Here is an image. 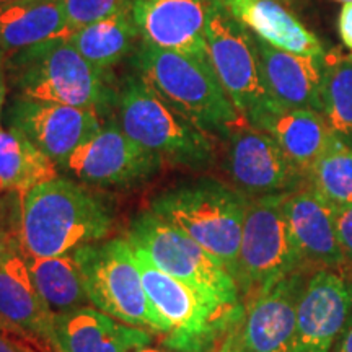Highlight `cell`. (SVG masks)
<instances>
[{
	"label": "cell",
	"instance_id": "1",
	"mask_svg": "<svg viewBox=\"0 0 352 352\" xmlns=\"http://www.w3.org/2000/svg\"><path fill=\"white\" fill-rule=\"evenodd\" d=\"M20 202V253L51 258L101 241L111 228L107 206L82 184L57 178L25 192Z\"/></svg>",
	"mask_w": 352,
	"mask_h": 352
},
{
	"label": "cell",
	"instance_id": "2",
	"mask_svg": "<svg viewBox=\"0 0 352 352\" xmlns=\"http://www.w3.org/2000/svg\"><path fill=\"white\" fill-rule=\"evenodd\" d=\"M7 76L20 95L95 111L104 116L118 104L109 70L88 63L69 38L52 39L7 56Z\"/></svg>",
	"mask_w": 352,
	"mask_h": 352
},
{
	"label": "cell",
	"instance_id": "3",
	"mask_svg": "<svg viewBox=\"0 0 352 352\" xmlns=\"http://www.w3.org/2000/svg\"><path fill=\"white\" fill-rule=\"evenodd\" d=\"M132 63L171 107L204 131L230 135L236 127L248 124L223 90L209 59L142 41Z\"/></svg>",
	"mask_w": 352,
	"mask_h": 352
},
{
	"label": "cell",
	"instance_id": "4",
	"mask_svg": "<svg viewBox=\"0 0 352 352\" xmlns=\"http://www.w3.org/2000/svg\"><path fill=\"white\" fill-rule=\"evenodd\" d=\"M246 206L243 192L204 178L162 192L151 210L183 230L235 277Z\"/></svg>",
	"mask_w": 352,
	"mask_h": 352
},
{
	"label": "cell",
	"instance_id": "5",
	"mask_svg": "<svg viewBox=\"0 0 352 352\" xmlns=\"http://www.w3.org/2000/svg\"><path fill=\"white\" fill-rule=\"evenodd\" d=\"M116 107L121 129L164 162L199 168L212 160L210 132L171 107L139 72L124 78Z\"/></svg>",
	"mask_w": 352,
	"mask_h": 352
},
{
	"label": "cell",
	"instance_id": "6",
	"mask_svg": "<svg viewBox=\"0 0 352 352\" xmlns=\"http://www.w3.org/2000/svg\"><path fill=\"white\" fill-rule=\"evenodd\" d=\"M148 300L168 324L164 342L175 352H214L233 324L241 321L243 305L214 300L199 290L158 270L144 250L132 246Z\"/></svg>",
	"mask_w": 352,
	"mask_h": 352
},
{
	"label": "cell",
	"instance_id": "7",
	"mask_svg": "<svg viewBox=\"0 0 352 352\" xmlns=\"http://www.w3.org/2000/svg\"><path fill=\"white\" fill-rule=\"evenodd\" d=\"M72 253L91 305L129 327L162 336L168 333L166 321L148 300L138 258L127 239L96 241Z\"/></svg>",
	"mask_w": 352,
	"mask_h": 352
},
{
	"label": "cell",
	"instance_id": "8",
	"mask_svg": "<svg viewBox=\"0 0 352 352\" xmlns=\"http://www.w3.org/2000/svg\"><path fill=\"white\" fill-rule=\"evenodd\" d=\"M127 241L144 250L158 270L214 300L241 305L240 289L226 266L173 223L152 210L131 222Z\"/></svg>",
	"mask_w": 352,
	"mask_h": 352
},
{
	"label": "cell",
	"instance_id": "9",
	"mask_svg": "<svg viewBox=\"0 0 352 352\" xmlns=\"http://www.w3.org/2000/svg\"><path fill=\"white\" fill-rule=\"evenodd\" d=\"M285 195L248 197L235 276L246 300L305 266L285 220Z\"/></svg>",
	"mask_w": 352,
	"mask_h": 352
},
{
	"label": "cell",
	"instance_id": "10",
	"mask_svg": "<svg viewBox=\"0 0 352 352\" xmlns=\"http://www.w3.org/2000/svg\"><path fill=\"white\" fill-rule=\"evenodd\" d=\"M206 41L210 64L223 90L241 116L248 118L267 98L264 90L253 33L223 8L209 0Z\"/></svg>",
	"mask_w": 352,
	"mask_h": 352
},
{
	"label": "cell",
	"instance_id": "11",
	"mask_svg": "<svg viewBox=\"0 0 352 352\" xmlns=\"http://www.w3.org/2000/svg\"><path fill=\"white\" fill-rule=\"evenodd\" d=\"M164 160L135 144L120 121L101 122L98 131L82 144L60 170L91 186L114 188L145 182L157 173Z\"/></svg>",
	"mask_w": 352,
	"mask_h": 352
},
{
	"label": "cell",
	"instance_id": "12",
	"mask_svg": "<svg viewBox=\"0 0 352 352\" xmlns=\"http://www.w3.org/2000/svg\"><path fill=\"white\" fill-rule=\"evenodd\" d=\"M227 138V171L245 196L285 195L308 184L307 175L266 132L245 124Z\"/></svg>",
	"mask_w": 352,
	"mask_h": 352
},
{
	"label": "cell",
	"instance_id": "13",
	"mask_svg": "<svg viewBox=\"0 0 352 352\" xmlns=\"http://www.w3.org/2000/svg\"><path fill=\"white\" fill-rule=\"evenodd\" d=\"M10 126L63 168L69 157L101 127L95 111L19 96L10 108Z\"/></svg>",
	"mask_w": 352,
	"mask_h": 352
},
{
	"label": "cell",
	"instance_id": "14",
	"mask_svg": "<svg viewBox=\"0 0 352 352\" xmlns=\"http://www.w3.org/2000/svg\"><path fill=\"white\" fill-rule=\"evenodd\" d=\"M351 314L349 283L336 271L316 270L297 303L298 352H331Z\"/></svg>",
	"mask_w": 352,
	"mask_h": 352
},
{
	"label": "cell",
	"instance_id": "15",
	"mask_svg": "<svg viewBox=\"0 0 352 352\" xmlns=\"http://www.w3.org/2000/svg\"><path fill=\"white\" fill-rule=\"evenodd\" d=\"M0 331L41 352H56L54 315L34 287L20 252L0 264Z\"/></svg>",
	"mask_w": 352,
	"mask_h": 352
},
{
	"label": "cell",
	"instance_id": "16",
	"mask_svg": "<svg viewBox=\"0 0 352 352\" xmlns=\"http://www.w3.org/2000/svg\"><path fill=\"white\" fill-rule=\"evenodd\" d=\"M303 284L298 272L250 298L240 327L245 352H298L297 303Z\"/></svg>",
	"mask_w": 352,
	"mask_h": 352
},
{
	"label": "cell",
	"instance_id": "17",
	"mask_svg": "<svg viewBox=\"0 0 352 352\" xmlns=\"http://www.w3.org/2000/svg\"><path fill=\"white\" fill-rule=\"evenodd\" d=\"M208 7L209 0H132V15L142 41L208 60Z\"/></svg>",
	"mask_w": 352,
	"mask_h": 352
},
{
	"label": "cell",
	"instance_id": "18",
	"mask_svg": "<svg viewBox=\"0 0 352 352\" xmlns=\"http://www.w3.org/2000/svg\"><path fill=\"white\" fill-rule=\"evenodd\" d=\"M284 214L305 266L336 271L347 263L336 228V210L310 186L287 192Z\"/></svg>",
	"mask_w": 352,
	"mask_h": 352
},
{
	"label": "cell",
	"instance_id": "19",
	"mask_svg": "<svg viewBox=\"0 0 352 352\" xmlns=\"http://www.w3.org/2000/svg\"><path fill=\"white\" fill-rule=\"evenodd\" d=\"M246 121L250 126L270 134L290 162L307 176L334 138L323 113L284 108L271 100H266L250 113Z\"/></svg>",
	"mask_w": 352,
	"mask_h": 352
},
{
	"label": "cell",
	"instance_id": "20",
	"mask_svg": "<svg viewBox=\"0 0 352 352\" xmlns=\"http://www.w3.org/2000/svg\"><path fill=\"white\" fill-rule=\"evenodd\" d=\"M254 44L267 98L284 108L315 109L323 113L321 83L324 59L277 50L256 36Z\"/></svg>",
	"mask_w": 352,
	"mask_h": 352
},
{
	"label": "cell",
	"instance_id": "21",
	"mask_svg": "<svg viewBox=\"0 0 352 352\" xmlns=\"http://www.w3.org/2000/svg\"><path fill=\"white\" fill-rule=\"evenodd\" d=\"M151 342L152 331L121 323L95 307L54 316L56 352H134Z\"/></svg>",
	"mask_w": 352,
	"mask_h": 352
},
{
	"label": "cell",
	"instance_id": "22",
	"mask_svg": "<svg viewBox=\"0 0 352 352\" xmlns=\"http://www.w3.org/2000/svg\"><path fill=\"white\" fill-rule=\"evenodd\" d=\"M236 21L272 47L324 59L323 44L285 6V0H217Z\"/></svg>",
	"mask_w": 352,
	"mask_h": 352
},
{
	"label": "cell",
	"instance_id": "23",
	"mask_svg": "<svg viewBox=\"0 0 352 352\" xmlns=\"http://www.w3.org/2000/svg\"><path fill=\"white\" fill-rule=\"evenodd\" d=\"M63 0H8L0 3V52L25 51L52 39L70 38Z\"/></svg>",
	"mask_w": 352,
	"mask_h": 352
},
{
	"label": "cell",
	"instance_id": "24",
	"mask_svg": "<svg viewBox=\"0 0 352 352\" xmlns=\"http://www.w3.org/2000/svg\"><path fill=\"white\" fill-rule=\"evenodd\" d=\"M57 165L16 127L0 124V191L23 196L59 176Z\"/></svg>",
	"mask_w": 352,
	"mask_h": 352
},
{
	"label": "cell",
	"instance_id": "25",
	"mask_svg": "<svg viewBox=\"0 0 352 352\" xmlns=\"http://www.w3.org/2000/svg\"><path fill=\"white\" fill-rule=\"evenodd\" d=\"M23 258L34 287L52 315H64L88 307L90 298L74 253L51 258Z\"/></svg>",
	"mask_w": 352,
	"mask_h": 352
},
{
	"label": "cell",
	"instance_id": "26",
	"mask_svg": "<svg viewBox=\"0 0 352 352\" xmlns=\"http://www.w3.org/2000/svg\"><path fill=\"white\" fill-rule=\"evenodd\" d=\"M139 36L131 6L76 30L69 41L95 67L111 70L113 65L129 54Z\"/></svg>",
	"mask_w": 352,
	"mask_h": 352
},
{
	"label": "cell",
	"instance_id": "27",
	"mask_svg": "<svg viewBox=\"0 0 352 352\" xmlns=\"http://www.w3.org/2000/svg\"><path fill=\"white\" fill-rule=\"evenodd\" d=\"M308 186L334 210L352 208V148L333 138L316 164L308 171Z\"/></svg>",
	"mask_w": 352,
	"mask_h": 352
},
{
	"label": "cell",
	"instance_id": "28",
	"mask_svg": "<svg viewBox=\"0 0 352 352\" xmlns=\"http://www.w3.org/2000/svg\"><path fill=\"white\" fill-rule=\"evenodd\" d=\"M323 116L334 138L352 148V63L324 57L321 83Z\"/></svg>",
	"mask_w": 352,
	"mask_h": 352
},
{
	"label": "cell",
	"instance_id": "29",
	"mask_svg": "<svg viewBox=\"0 0 352 352\" xmlns=\"http://www.w3.org/2000/svg\"><path fill=\"white\" fill-rule=\"evenodd\" d=\"M63 6L69 25L78 30L131 7L132 0H63Z\"/></svg>",
	"mask_w": 352,
	"mask_h": 352
},
{
	"label": "cell",
	"instance_id": "30",
	"mask_svg": "<svg viewBox=\"0 0 352 352\" xmlns=\"http://www.w3.org/2000/svg\"><path fill=\"white\" fill-rule=\"evenodd\" d=\"M336 228L346 261L352 264V208L336 210Z\"/></svg>",
	"mask_w": 352,
	"mask_h": 352
},
{
	"label": "cell",
	"instance_id": "31",
	"mask_svg": "<svg viewBox=\"0 0 352 352\" xmlns=\"http://www.w3.org/2000/svg\"><path fill=\"white\" fill-rule=\"evenodd\" d=\"M338 32L341 41L352 54V2L342 3L340 19H338Z\"/></svg>",
	"mask_w": 352,
	"mask_h": 352
},
{
	"label": "cell",
	"instance_id": "32",
	"mask_svg": "<svg viewBox=\"0 0 352 352\" xmlns=\"http://www.w3.org/2000/svg\"><path fill=\"white\" fill-rule=\"evenodd\" d=\"M240 327H241V321H239L236 324H233L230 331L226 334V338H223L222 342H220L219 347L214 352H245L243 342H241Z\"/></svg>",
	"mask_w": 352,
	"mask_h": 352
},
{
	"label": "cell",
	"instance_id": "33",
	"mask_svg": "<svg viewBox=\"0 0 352 352\" xmlns=\"http://www.w3.org/2000/svg\"><path fill=\"white\" fill-rule=\"evenodd\" d=\"M0 352H41L34 349L33 346L21 342L15 338L8 336V334L0 331Z\"/></svg>",
	"mask_w": 352,
	"mask_h": 352
},
{
	"label": "cell",
	"instance_id": "34",
	"mask_svg": "<svg viewBox=\"0 0 352 352\" xmlns=\"http://www.w3.org/2000/svg\"><path fill=\"white\" fill-rule=\"evenodd\" d=\"M331 352H352V314L347 320L344 329L334 342Z\"/></svg>",
	"mask_w": 352,
	"mask_h": 352
},
{
	"label": "cell",
	"instance_id": "35",
	"mask_svg": "<svg viewBox=\"0 0 352 352\" xmlns=\"http://www.w3.org/2000/svg\"><path fill=\"white\" fill-rule=\"evenodd\" d=\"M16 252H19V250H16L15 243L8 239L7 233L2 230V227H0V264L6 263L7 259Z\"/></svg>",
	"mask_w": 352,
	"mask_h": 352
},
{
	"label": "cell",
	"instance_id": "36",
	"mask_svg": "<svg viewBox=\"0 0 352 352\" xmlns=\"http://www.w3.org/2000/svg\"><path fill=\"white\" fill-rule=\"evenodd\" d=\"M6 59H7V56L3 54V52H0V114H2L3 103H6V94H7Z\"/></svg>",
	"mask_w": 352,
	"mask_h": 352
},
{
	"label": "cell",
	"instance_id": "37",
	"mask_svg": "<svg viewBox=\"0 0 352 352\" xmlns=\"http://www.w3.org/2000/svg\"><path fill=\"white\" fill-rule=\"evenodd\" d=\"M134 352H171L168 349H160V347H151V346H145V347H140V349L134 351Z\"/></svg>",
	"mask_w": 352,
	"mask_h": 352
},
{
	"label": "cell",
	"instance_id": "38",
	"mask_svg": "<svg viewBox=\"0 0 352 352\" xmlns=\"http://www.w3.org/2000/svg\"><path fill=\"white\" fill-rule=\"evenodd\" d=\"M334 2H341V3H347V2H352V0H334Z\"/></svg>",
	"mask_w": 352,
	"mask_h": 352
},
{
	"label": "cell",
	"instance_id": "39",
	"mask_svg": "<svg viewBox=\"0 0 352 352\" xmlns=\"http://www.w3.org/2000/svg\"><path fill=\"white\" fill-rule=\"evenodd\" d=\"M344 59H347V60H351V63H352V54H351V52H349V54H347V56H344Z\"/></svg>",
	"mask_w": 352,
	"mask_h": 352
},
{
	"label": "cell",
	"instance_id": "40",
	"mask_svg": "<svg viewBox=\"0 0 352 352\" xmlns=\"http://www.w3.org/2000/svg\"><path fill=\"white\" fill-rule=\"evenodd\" d=\"M349 285H351V292H352V280H349Z\"/></svg>",
	"mask_w": 352,
	"mask_h": 352
},
{
	"label": "cell",
	"instance_id": "41",
	"mask_svg": "<svg viewBox=\"0 0 352 352\" xmlns=\"http://www.w3.org/2000/svg\"><path fill=\"white\" fill-rule=\"evenodd\" d=\"M2 2H8V0H0V3H2Z\"/></svg>",
	"mask_w": 352,
	"mask_h": 352
}]
</instances>
